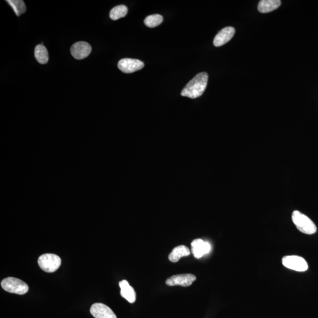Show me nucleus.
Wrapping results in <instances>:
<instances>
[{
  "label": "nucleus",
  "instance_id": "obj_5",
  "mask_svg": "<svg viewBox=\"0 0 318 318\" xmlns=\"http://www.w3.org/2000/svg\"><path fill=\"white\" fill-rule=\"evenodd\" d=\"M283 265L286 268L297 272H304L308 269V265L302 257L296 255L284 256L282 259Z\"/></svg>",
  "mask_w": 318,
  "mask_h": 318
},
{
  "label": "nucleus",
  "instance_id": "obj_14",
  "mask_svg": "<svg viewBox=\"0 0 318 318\" xmlns=\"http://www.w3.org/2000/svg\"><path fill=\"white\" fill-rule=\"evenodd\" d=\"M280 5V0H261L259 3L258 9L260 13H267L278 9Z\"/></svg>",
  "mask_w": 318,
  "mask_h": 318
},
{
  "label": "nucleus",
  "instance_id": "obj_8",
  "mask_svg": "<svg viewBox=\"0 0 318 318\" xmlns=\"http://www.w3.org/2000/svg\"><path fill=\"white\" fill-rule=\"evenodd\" d=\"M191 246L192 252L196 259L201 258L205 255L208 254L211 250V244L201 239L194 240L191 243Z\"/></svg>",
  "mask_w": 318,
  "mask_h": 318
},
{
  "label": "nucleus",
  "instance_id": "obj_2",
  "mask_svg": "<svg viewBox=\"0 0 318 318\" xmlns=\"http://www.w3.org/2000/svg\"><path fill=\"white\" fill-rule=\"evenodd\" d=\"M292 221L299 231L304 234L312 235L316 233L317 228L312 220L298 211H295L292 215Z\"/></svg>",
  "mask_w": 318,
  "mask_h": 318
},
{
  "label": "nucleus",
  "instance_id": "obj_7",
  "mask_svg": "<svg viewBox=\"0 0 318 318\" xmlns=\"http://www.w3.org/2000/svg\"><path fill=\"white\" fill-rule=\"evenodd\" d=\"M196 280V277L193 274H181L169 277L166 281V284L170 286L179 285L188 287L191 286Z\"/></svg>",
  "mask_w": 318,
  "mask_h": 318
},
{
  "label": "nucleus",
  "instance_id": "obj_17",
  "mask_svg": "<svg viewBox=\"0 0 318 318\" xmlns=\"http://www.w3.org/2000/svg\"><path fill=\"white\" fill-rule=\"evenodd\" d=\"M8 3L14 10L17 16L24 14L26 11V6L22 0H8Z\"/></svg>",
  "mask_w": 318,
  "mask_h": 318
},
{
  "label": "nucleus",
  "instance_id": "obj_15",
  "mask_svg": "<svg viewBox=\"0 0 318 318\" xmlns=\"http://www.w3.org/2000/svg\"><path fill=\"white\" fill-rule=\"evenodd\" d=\"M35 55L37 62L45 64L48 62L49 53L45 46L43 45L37 46L35 48Z\"/></svg>",
  "mask_w": 318,
  "mask_h": 318
},
{
  "label": "nucleus",
  "instance_id": "obj_10",
  "mask_svg": "<svg viewBox=\"0 0 318 318\" xmlns=\"http://www.w3.org/2000/svg\"><path fill=\"white\" fill-rule=\"evenodd\" d=\"M90 313L95 318H117L109 306L101 303L93 304L91 306Z\"/></svg>",
  "mask_w": 318,
  "mask_h": 318
},
{
  "label": "nucleus",
  "instance_id": "obj_1",
  "mask_svg": "<svg viewBox=\"0 0 318 318\" xmlns=\"http://www.w3.org/2000/svg\"><path fill=\"white\" fill-rule=\"evenodd\" d=\"M208 74L203 72L197 74L182 91L181 95L196 99L202 95L207 87Z\"/></svg>",
  "mask_w": 318,
  "mask_h": 318
},
{
  "label": "nucleus",
  "instance_id": "obj_6",
  "mask_svg": "<svg viewBox=\"0 0 318 318\" xmlns=\"http://www.w3.org/2000/svg\"><path fill=\"white\" fill-rule=\"evenodd\" d=\"M144 64L141 61L133 59H123L118 63V67L124 73H132L143 68Z\"/></svg>",
  "mask_w": 318,
  "mask_h": 318
},
{
  "label": "nucleus",
  "instance_id": "obj_18",
  "mask_svg": "<svg viewBox=\"0 0 318 318\" xmlns=\"http://www.w3.org/2000/svg\"><path fill=\"white\" fill-rule=\"evenodd\" d=\"M163 17L160 15L148 16L145 19L144 23L148 28H153L161 25L163 22Z\"/></svg>",
  "mask_w": 318,
  "mask_h": 318
},
{
  "label": "nucleus",
  "instance_id": "obj_4",
  "mask_svg": "<svg viewBox=\"0 0 318 318\" xmlns=\"http://www.w3.org/2000/svg\"><path fill=\"white\" fill-rule=\"evenodd\" d=\"M62 260L60 257L53 253H46L39 257L38 264L44 271L53 273L60 268Z\"/></svg>",
  "mask_w": 318,
  "mask_h": 318
},
{
  "label": "nucleus",
  "instance_id": "obj_16",
  "mask_svg": "<svg viewBox=\"0 0 318 318\" xmlns=\"http://www.w3.org/2000/svg\"><path fill=\"white\" fill-rule=\"evenodd\" d=\"M128 9L124 5L115 7L110 12V18L111 20H117L123 18L127 14Z\"/></svg>",
  "mask_w": 318,
  "mask_h": 318
},
{
  "label": "nucleus",
  "instance_id": "obj_12",
  "mask_svg": "<svg viewBox=\"0 0 318 318\" xmlns=\"http://www.w3.org/2000/svg\"><path fill=\"white\" fill-rule=\"evenodd\" d=\"M120 295L128 302L133 303L136 300V293L133 287L126 280H121L119 282Z\"/></svg>",
  "mask_w": 318,
  "mask_h": 318
},
{
  "label": "nucleus",
  "instance_id": "obj_13",
  "mask_svg": "<svg viewBox=\"0 0 318 318\" xmlns=\"http://www.w3.org/2000/svg\"><path fill=\"white\" fill-rule=\"evenodd\" d=\"M191 255V250L187 246L180 245L176 247L169 255V259L173 263L178 262L182 257Z\"/></svg>",
  "mask_w": 318,
  "mask_h": 318
},
{
  "label": "nucleus",
  "instance_id": "obj_9",
  "mask_svg": "<svg viewBox=\"0 0 318 318\" xmlns=\"http://www.w3.org/2000/svg\"><path fill=\"white\" fill-rule=\"evenodd\" d=\"M70 51L74 58L82 60L89 56L91 52V47L87 42H80L74 44L71 47Z\"/></svg>",
  "mask_w": 318,
  "mask_h": 318
},
{
  "label": "nucleus",
  "instance_id": "obj_3",
  "mask_svg": "<svg viewBox=\"0 0 318 318\" xmlns=\"http://www.w3.org/2000/svg\"><path fill=\"white\" fill-rule=\"evenodd\" d=\"M3 289L7 292L25 295L28 293L29 287L26 283L16 277H9L3 279L1 283Z\"/></svg>",
  "mask_w": 318,
  "mask_h": 318
},
{
  "label": "nucleus",
  "instance_id": "obj_11",
  "mask_svg": "<svg viewBox=\"0 0 318 318\" xmlns=\"http://www.w3.org/2000/svg\"><path fill=\"white\" fill-rule=\"evenodd\" d=\"M235 33V29L232 27H227L220 31L215 37L214 45L220 47L225 45L231 40Z\"/></svg>",
  "mask_w": 318,
  "mask_h": 318
}]
</instances>
